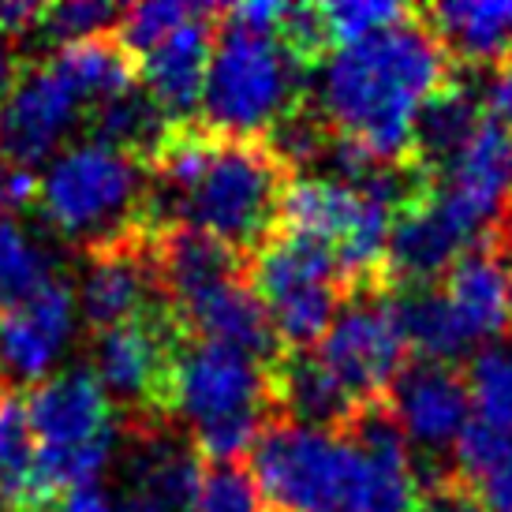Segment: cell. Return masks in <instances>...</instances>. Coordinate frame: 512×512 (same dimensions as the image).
Segmentation results:
<instances>
[{
  "label": "cell",
  "instance_id": "1",
  "mask_svg": "<svg viewBox=\"0 0 512 512\" xmlns=\"http://www.w3.org/2000/svg\"><path fill=\"white\" fill-rule=\"evenodd\" d=\"M453 57L430 30L423 8L404 23L333 49L322 64L318 98L329 128L378 161L412 157V124L453 75Z\"/></svg>",
  "mask_w": 512,
  "mask_h": 512
},
{
  "label": "cell",
  "instance_id": "2",
  "mask_svg": "<svg viewBox=\"0 0 512 512\" xmlns=\"http://www.w3.org/2000/svg\"><path fill=\"white\" fill-rule=\"evenodd\" d=\"M292 180L296 172L273 154L266 139L217 135L195 184L157 217L154 228H199L251 258L281 228V206Z\"/></svg>",
  "mask_w": 512,
  "mask_h": 512
},
{
  "label": "cell",
  "instance_id": "3",
  "mask_svg": "<svg viewBox=\"0 0 512 512\" xmlns=\"http://www.w3.org/2000/svg\"><path fill=\"white\" fill-rule=\"evenodd\" d=\"M307 75L285 42L270 30H251L217 12V45L202 94V124L225 139H266L311 98Z\"/></svg>",
  "mask_w": 512,
  "mask_h": 512
},
{
  "label": "cell",
  "instance_id": "4",
  "mask_svg": "<svg viewBox=\"0 0 512 512\" xmlns=\"http://www.w3.org/2000/svg\"><path fill=\"white\" fill-rule=\"evenodd\" d=\"M42 210L79 251L154 228L150 172L139 157L101 143H79L49 165L42 180Z\"/></svg>",
  "mask_w": 512,
  "mask_h": 512
},
{
  "label": "cell",
  "instance_id": "5",
  "mask_svg": "<svg viewBox=\"0 0 512 512\" xmlns=\"http://www.w3.org/2000/svg\"><path fill=\"white\" fill-rule=\"evenodd\" d=\"M34 438H38V498L60 501L94 486L120 438L116 408L94 370H64L57 378L23 389Z\"/></svg>",
  "mask_w": 512,
  "mask_h": 512
},
{
  "label": "cell",
  "instance_id": "6",
  "mask_svg": "<svg viewBox=\"0 0 512 512\" xmlns=\"http://www.w3.org/2000/svg\"><path fill=\"white\" fill-rule=\"evenodd\" d=\"M191 341L172 303L90 337V370L116 408V423L176 419L180 363Z\"/></svg>",
  "mask_w": 512,
  "mask_h": 512
},
{
  "label": "cell",
  "instance_id": "7",
  "mask_svg": "<svg viewBox=\"0 0 512 512\" xmlns=\"http://www.w3.org/2000/svg\"><path fill=\"white\" fill-rule=\"evenodd\" d=\"M251 288L262 299L285 352H314L341 311L344 273L337 251L314 236L277 228L247 258Z\"/></svg>",
  "mask_w": 512,
  "mask_h": 512
},
{
  "label": "cell",
  "instance_id": "8",
  "mask_svg": "<svg viewBox=\"0 0 512 512\" xmlns=\"http://www.w3.org/2000/svg\"><path fill=\"white\" fill-rule=\"evenodd\" d=\"M251 475L266 512H348L356 449L341 434L273 419L251 449Z\"/></svg>",
  "mask_w": 512,
  "mask_h": 512
},
{
  "label": "cell",
  "instance_id": "9",
  "mask_svg": "<svg viewBox=\"0 0 512 512\" xmlns=\"http://www.w3.org/2000/svg\"><path fill=\"white\" fill-rule=\"evenodd\" d=\"M314 352L359 408L389 400L400 370L412 363V348L404 341V329L393 311V288L348 292Z\"/></svg>",
  "mask_w": 512,
  "mask_h": 512
},
{
  "label": "cell",
  "instance_id": "10",
  "mask_svg": "<svg viewBox=\"0 0 512 512\" xmlns=\"http://www.w3.org/2000/svg\"><path fill=\"white\" fill-rule=\"evenodd\" d=\"M120 486L113 512H195L206 460L176 419L120 423Z\"/></svg>",
  "mask_w": 512,
  "mask_h": 512
},
{
  "label": "cell",
  "instance_id": "11",
  "mask_svg": "<svg viewBox=\"0 0 512 512\" xmlns=\"http://www.w3.org/2000/svg\"><path fill=\"white\" fill-rule=\"evenodd\" d=\"M389 408L397 412L408 445H419V453H423V460H415L419 486L427 490L430 483L453 475L449 460H441V456L453 453L468 427L471 397L464 370L453 363L412 359L389 389Z\"/></svg>",
  "mask_w": 512,
  "mask_h": 512
},
{
  "label": "cell",
  "instance_id": "12",
  "mask_svg": "<svg viewBox=\"0 0 512 512\" xmlns=\"http://www.w3.org/2000/svg\"><path fill=\"white\" fill-rule=\"evenodd\" d=\"M150 236H154V228L94 247L83 255L86 273L83 288H79V307H83V318L90 326V337L124 326L131 318H143L154 307L169 303L157 285Z\"/></svg>",
  "mask_w": 512,
  "mask_h": 512
},
{
  "label": "cell",
  "instance_id": "13",
  "mask_svg": "<svg viewBox=\"0 0 512 512\" xmlns=\"http://www.w3.org/2000/svg\"><path fill=\"white\" fill-rule=\"evenodd\" d=\"M83 105L49 60H27L12 98L0 109V161L30 169L53 154L79 124Z\"/></svg>",
  "mask_w": 512,
  "mask_h": 512
},
{
  "label": "cell",
  "instance_id": "14",
  "mask_svg": "<svg viewBox=\"0 0 512 512\" xmlns=\"http://www.w3.org/2000/svg\"><path fill=\"white\" fill-rule=\"evenodd\" d=\"M217 12L221 8L210 4L187 27L176 30L169 42L157 45L150 57L139 60V79H143L146 94L161 105V113L169 116L172 124L202 116V94H206L210 60H214L217 45Z\"/></svg>",
  "mask_w": 512,
  "mask_h": 512
},
{
  "label": "cell",
  "instance_id": "15",
  "mask_svg": "<svg viewBox=\"0 0 512 512\" xmlns=\"http://www.w3.org/2000/svg\"><path fill=\"white\" fill-rule=\"evenodd\" d=\"M75 296L68 281H53L23 307L0 314V374L8 382L38 385L72 337Z\"/></svg>",
  "mask_w": 512,
  "mask_h": 512
},
{
  "label": "cell",
  "instance_id": "16",
  "mask_svg": "<svg viewBox=\"0 0 512 512\" xmlns=\"http://www.w3.org/2000/svg\"><path fill=\"white\" fill-rule=\"evenodd\" d=\"M273 412L296 427L344 434L359 404L329 374L318 352H285L273 363Z\"/></svg>",
  "mask_w": 512,
  "mask_h": 512
},
{
  "label": "cell",
  "instance_id": "17",
  "mask_svg": "<svg viewBox=\"0 0 512 512\" xmlns=\"http://www.w3.org/2000/svg\"><path fill=\"white\" fill-rule=\"evenodd\" d=\"M453 64L494 68L512 53V0H456L423 8Z\"/></svg>",
  "mask_w": 512,
  "mask_h": 512
},
{
  "label": "cell",
  "instance_id": "18",
  "mask_svg": "<svg viewBox=\"0 0 512 512\" xmlns=\"http://www.w3.org/2000/svg\"><path fill=\"white\" fill-rule=\"evenodd\" d=\"M49 64L68 83V90L79 98L86 113L135 90V83H143L139 79V60L124 49V42L116 38V30L98 34V38H86V42L60 45L57 53L49 57Z\"/></svg>",
  "mask_w": 512,
  "mask_h": 512
},
{
  "label": "cell",
  "instance_id": "19",
  "mask_svg": "<svg viewBox=\"0 0 512 512\" xmlns=\"http://www.w3.org/2000/svg\"><path fill=\"white\" fill-rule=\"evenodd\" d=\"M393 311H397V322L404 329V341L412 348V359L460 367V356H468L471 344H475L453 314L441 285H397L393 288Z\"/></svg>",
  "mask_w": 512,
  "mask_h": 512
},
{
  "label": "cell",
  "instance_id": "20",
  "mask_svg": "<svg viewBox=\"0 0 512 512\" xmlns=\"http://www.w3.org/2000/svg\"><path fill=\"white\" fill-rule=\"evenodd\" d=\"M456 475L486 512H512V438L486 423H468L453 449Z\"/></svg>",
  "mask_w": 512,
  "mask_h": 512
},
{
  "label": "cell",
  "instance_id": "21",
  "mask_svg": "<svg viewBox=\"0 0 512 512\" xmlns=\"http://www.w3.org/2000/svg\"><path fill=\"white\" fill-rule=\"evenodd\" d=\"M86 124L94 131V143L113 146V150H124V154L139 157V161H150V154L157 150V143L165 139V131L172 128V120L161 113L146 86H135L120 98L105 101L98 109L86 113Z\"/></svg>",
  "mask_w": 512,
  "mask_h": 512
},
{
  "label": "cell",
  "instance_id": "22",
  "mask_svg": "<svg viewBox=\"0 0 512 512\" xmlns=\"http://www.w3.org/2000/svg\"><path fill=\"white\" fill-rule=\"evenodd\" d=\"M53 251L30 236L15 217H0V314L23 307L57 281Z\"/></svg>",
  "mask_w": 512,
  "mask_h": 512
},
{
  "label": "cell",
  "instance_id": "23",
  "mask_svg": "<svg viewBox=\"0 0 512 512\" xmlns=\"http://www.w3.org/2000/svg\"><path fill=\"white\" fill-rule=\"evenodd\" d=\"M464 378H468V397L479 423L512 438V337L479 348Z\"/></svg>",
  "mask_w": 512,
  "mask_h": 512
},
{
  "label": "cell",
  "instance_id": "24",
  "mask_svg": "<svg viewBox=\"0 0 512 512\" xmlns=\"http://www.w3.org/2000/svg\"><path fill=\"white\" fill-rule=\"evenodd\" d=\"M210 4H184V0H157V4H131L124 8V19L116 27V38L124 42L135 60L150 57L157 45H165L180 27H187L195 15H202Z\"/></svg>",
  "mask_w": 512,
  "mask_h": 512
},
{
  "label": "cell",
  "instance_id": "25",
  "mask_svg": "<svg viewBox=\"0 0 512 512\" xmlns=\"http://www.w3.org/2000/svg\"><path fill=\"white\" fill-rule=\"evenodd\" d=\"M124 19V8L116 4H105V0H68V4H45L42 15V38L45 42L72 45L86 42V38H98V34H109V30L120 27Z\"/></svg>",
  "mask_w": 512,
  "mask_h": 512
},
{
  "label": "cell",
  "instance_id": "26",
  "mask_svg": "<svg viewBox=\"0 0 512 512\" xmlns=\"http://www.w3.org/2000/svg\"><path fill=\"white\" fill-rule=\"evenodd\" d=\"M326 8V27L333 38V49L352 45L367 34L389 30L404 23L415 8L408 4H389V0H344V4H322Z\"/></svg>",
  "mask_w": 512,
  "mask_h": 512
},
{
  "label": "cell",
  "instance_id": "27",
  "mask_svg": "<svg viewBox=\"0 0 512 512\" xmlns=\"http://www.w3.org/2000/svg\"><path fill=\"white\" fill-rule=\"evenodd\" d=\"M195 512H266L251 468L240 464H206L199 509Z\"/></svg>",
  "mask_w": 512,
  "mask_h": 512
},
{
  "label": "cell",
  "instance_id": "28",
  "mask_svg": "<svg viewBox=\"0 0 512 512\" xmlns=\"http://www.w3.org/2000/svg\"><path fill=\"white\" fill-rule=\"evenodd\" d=\"M419 512H486V505L468 490V483L456 475H445L438 483H430L423 490V501H419Z\"/></svg>",
  "mask_w": 512,
  "mask_h": 512
},
{
  "label": "cell",
  "instance_id": "29",
  "mask_svg": "<svg viewBox=\"0 0 512 512\" xmlns=\"http://www.w3.org/2000/svg\"><path fill=\"white\" fill-rule=\"evenodd\" d=\"M34 202H42V180L30 169H15L0 161V217L12 210H27Z\"/></svg>",
  "mask_w": 512,
  "mask_h": 512
},
{
  "label": "cell",
  "instance_id": "30",
  "mask_svg": "<svg viewBox=\"0 0 512 512\" xmlns=\"http://www.w3.org/2000/svg\"><path fill=\"white\" fill-rule=\"evenodd\" d=\"M486 116L512 131V53L501 57L490 72V94H486Z\"/></svg>",
  "mask_w": 512,
  "mask_h": 512
},
{
  "label": "cell",
  "instance_id": "31",
  "mask_svg": "<svg viewBox=\"0 0 512 512\" xmlns=\"http://www.w3.org/2000/svg\"><path fill=\"white\" fill-rule=\"evenodd\" d=\"M45 4H27V0H0V34L4 38H19L27 30L42 27Z\"/></svg>",
  "mask_w": 512,
  "mask_h": 512
},
{
  "label": "cell",
  "instance_id": "32",
  "mask_svg": "<svg viewBox=\"0 0 512 512\" xmlns=\"http://www.w3.org/2000/svg\"><path fill=\"white\" fill-rule=\"evenodd\" d=\"M23 68H27V60H19L15 42L0 34V109H4V101L12 98V90H15V83H19Z\"/></svg>",
  "mask_w": 512,
  "mask_h": 512
},
{
  "label": "cell",
  "instance_id": "33",
  "mask_svg": "<svg viewBox=\"0 0 512 512\" xmlns=\"http://www.w3.org/2000/svg\"><path fill=\"white\" fill-rule=\"evenodd\" d=\"M53 512H113V501L105 498L98 486H83V490L64 494Z\"/></svg>",
  "mask_w": 512,
  "mask_h": 512
},
{
  "label": "cell",
  "instance_id": "34",
  "mask_svg": "<svg viewBox=\"0 0 512 512\" xmlns=\"http://www.w3.org/2000/svg\"><path fill=\"white\" fill-rule=\"evenodd\" d=\"M0 512H8V509H4V498H0Z\"/></svg>",
  "mask_w": 512,
  "mask_h": 512
},
{
  "label": "cell",
  "instance_id": "35",
  "mask_svg": "<svg viewBox=\"0 0 512 512\" xmlns=\"http://www.w3.org/2000/svg\"><path fill=\"white\" fill-rule=\"evenodd\" d=\"M0 382H8V378H4V374H0Z\"/></svg>",
  "mask_w": 512,
  "mask_h": 512
}]
</instances>
